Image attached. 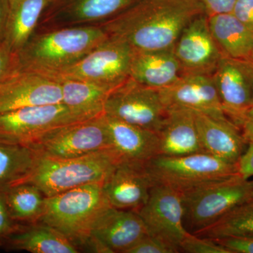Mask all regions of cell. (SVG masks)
I'll return each instance as SVG.
<instances>
[{
	"label": "cell",
	"mask_w": 253,
	"mask_h": 253,
	"mask_svg": "<svg viewBox=\"0 0 253 253\" xmlns=\"http://www.w3.org/2000/svg\"><path fill=\"white\" fill-rule=\"evenodd\" d=\"M212 76L226 117L241 129L253 106V61L223 56Z\"/></svg>",
	"instance_id": "7c38bea8"
},
{
	"label": "cell",
	"mask_w": 253,
	"mask_h": 253,
	"mask_svg": "<svg viewBox=\"0 0 253 253\" xmlns=\"http://www.w3.org/2000/svg\"><path fill=\"white\" fill-rule=\"evenodd\" d=\"M99 25L71 26L34 33L18 53V72H59L84 57L108 38Z\"/></svg>",
	"instance_id": "7a4b0ae2"
},
{
	"label": "cell",
	"mask_w": 253,
	"mask_h": 253,
	"mask_svg": "<svg viewBox=\"0 0 253 253\" xmlns=\"http://www.w3.org/2000/svg\"><path fill=\"white\" fill-rule=\"evenodd\" d=\"M154 186L144 165L121 161L103 183L111 207L137 212L149 199Z\"/></svg>",
	"instance_id": "e0dca14e"
},
{
	"label": "cell",
	"mask_w": 253,
	"mask_h": 253,
	"mask_svg": "<svg viewBox=\"0 0 253 253\" xmlns=\"http://www.w3.org/2000/svg\"><path fill=\"white\" fill-rule=\"evenodd\" d=\"M195 121L205 153L237 164L246 143L240 129L231 121L211 117L194 111Z\"/></svg>",
	"instance_id": "d6986e66"
},
{
	"label": "cell",
	"mask_w": 253,
	"mask_h": 253,
	"mask_svg": "<svg viewBox=\"0 0 253 253\" xmlns=\"http://www.w3.org/2000/svg\"><path fill=\"white\" fill-rule=\"evenodd\" d=\"M9 23L4 45L17 54L34 35L51 0H9Z\"/></svg>",
	"instance_id": "d4e9b609"
},
{
	"label": "cell",
	"mask_w": 253,
	"mask_h": 253,
	"mask_svg": "<svg viewBox=\"0 0 253 253\" xmlns=\"http://www.w3.org/2000/svg\"></svg>",
	"instance_id": "60d3db41"
},
{
	"label": "cell",
	"mask_w": 253,
	"mask_h": 253,
	"mask_svg": "<svg viewBox=\"0 0 253 253\" xmlns=\"http://www.w3.org/2000/svg\"><path fill=\"white\" fill-rule=\"evenodd\" d=\"M158 90L166 109L186 108L229 121L223 111L212 75H181L175 83Z\"/></svg>",
	"instance_id": "9a60e30c"
},
{
	"label": "cell",
	"mask_w": 253,
	"mask_h": 253,
	"mask_svg": "<svg viewBox=\"0 0 253 253\" xmlns=\"http://www.w3.org/2000/svg\"><path fill=\"white\" fill-rule=\"evenodd\" d=\"M53 79V78H52ZM62 104L80 120L91 119L104 114L106 99L112 89L89 82L59 78Z\"/></svg>",
	"instance_id": "cb8c5ba5"
},
{
	"label": "cell",
	"mask_w": 253,
	"mask_h": 253,
	"mask_svg": "<svg viewBox=\"0 0 253 253\" xmlns=\"http://www.w3.org/2000/svg\"><path fill=\"white\" fill-rule=\"evenodd\" d=\"M194 234L212 239L253 236V199L236 206L212 225Z\"/></svg>",
	"instance_id": "f1b7e54d"
},
{
	"label": "cell",
	"mask_w": 253,
	"mask_h": 253,
	"mask_svg": "<svg viewBox=\"0 0 253 253\" xmlns=\"http://www.w3.org/2000/svg\"><path fill=\"white\" fill-rule=\"evenodd\" d=\"M210 29L221 52L234 59L251 60L253 33L231 13L208 16Z\"/></svg>",
	"instance_id": "484cf974"
},
{
	"label": "cell",
	"mask_w": 253,
	"mask_h": 253,
	"mask_svg": "<svg viewBox=\"0 0 253 253\" xmlns=\"http://www.w3.org/2000/svg\"><path fill=\"white\" fill-rule=\"evenodd\" d=\"M246 143L253 141V106L250 108L241 127Z\"/></svg>",
	"instance_id": "f35d334b"
},
{
	"label": "cell",
	"mask_w": 253,
	"mask_h": 253,
	"mask_svg": "<svg viewBox=\"0 0 253 253\" xmlns=\"http://www.w3.org/2000/svg\"><path fill=\"white\" fill-rule=\"evenodd\" d=\"M79 119L62 103L0 113V141L31 146L56 128Z\"/></svg>",
	"instance_id": "30bf717a"
},
{
	"label": "cell",
	"mask_w": 253,
	"mask_h": 253,
	"mask_svg": "<svg viewBox=\"0 0 253 253\" xmlns=\"http://www.w3.org/2000/svg\"><path fill=\"white\" fill-rule=\"evenodd\" d=\"M187 253H230L214 239L188 233L179 246V252Z\"/></svg>",
	"instance_id": "f546056e"
},
{
	"label": "cell",
	"mask_w": 253,
	"mask_h": 253,
	"mask_svg": "<svg viewBox=\"0 0 253 253\" xmlns=\"http://www.w3.org/2000/svg\"><path fill=\"white\" fill-rule=\"evenodd\" d=\"M36 157V151L28 146L0 141V189L26 177Z\"/></svg>",
	"instance_id": "83f0119b"
},
{
	"label": "cell",
	"mask_w": 253,
	"mask_h": 253,
	"mask_svg": "<svg viewBox=\"0 0 253 253\" xmlns=\"http://www.w3.org/2000/svg\"><path fill=\"white\" fill-rule=\"evenodd\" d=\"M36 152L31 172L18 183L36 186L46 197L86 184L104 183L120 162L111 149L72 158H52Z\"/></svg>",
	"instance_id": "3957f363"
},
{
	"label": "cell",
	"mask_w": 253,
	"mask_h": 253,
	"mask_svg": "<svg viewBox=\"0 0 253 253\" xmlns=\"http://www.w3.org/2000/svg\"><path fill=\"white\" fill-rule=\"evenodd\" d=\"M18 225L19 224L11 219L0 191V247L4 246L6 240L18 229Z\"/></svg>",
	"instance_id": "836d02e7"
},
{
	"label": "cell",
	"mask_w": 253,
	"mask_h": 253,
	"mask_svg": "<svg viewBox=\"0 0 253 253\" xmlns=\"http://www.w3.org/2000/svg\"><path fill=\"white\" fill-rule=\"evenodd\" d=\"M253 199V194L252 199Z\"/></svg>",
	"instance_id": "b9f144b4"
},
{
	"label": "cell",
	"mask_w": 253,
	"mask_h": 253,
	"mask_svg": "<svg viewBox=\"0 0 253 253\" xmlns=\"http://www.w3.org/2000/svg\"><path fill=\"white\" fill-rule=\"evenodd\" d=\"M9 11V0H0V44H4L6 38Z\"/></svg>",
	"instance_id": "74e56055"
},
{
	"label": "cell",
	"mask_w": 253,
	"mask_h": 253,
	"mask_svg": "<svg viewBox=\"0 0 253 253\" xmlns=\"http://www.w3.org/2000/svg\"><path fill=\"white\" fill-rule=\"evenodd\" d=\"M251 61H253V51H252V54H251Z\"/></svg>",
	"instance_id": "ab89813d"
},
{
	"label": "cell",
	"mask_w": 253,
	"mask_h": 253,
	"mask_svg": "<svg viewBox=\"0 0 253 253\" xmlns=\"http://www.w3.org/2000/svg\"><path fill=\"white\" fill-rule=\"evenodd\" d=\"M8 250L31 253H78L79 248L68 238L42 222L19 224L18 229L6 240Z\"/></svg>",
	"instance_id": "7402d4cb"
},
{
	"label": "cell",
	"mask_w": 253,
	"mask_h": 253,
	"mask_svg": "<svg viewBox=\"0 0 253 253\" xmlns=\"http://www.w3.org/2000/svg\"><path fill=\"white\" fill-rule=\"evenodd\" d=\"M55 17L71 26L97 25L111 19L138 0H53ZM99 24V25H100Z\"/></svg>",
	"instance_id": "603a6c76"
},
{
	"label": "cell",
	"mask_w": 253,
	"mask_h": 253,
	"mask_svg": "<svg viewBox=\"0 0 253 253\" xmlns=\"http://www.w3.org/2000/svg\"><path fill=\"white\" fill-rule=\"evenodd\" d=\"M126 253H176L167 244L153 236H145Z\"/></svg>",
	"instance_id": "1f68e13d"
},
{
	"label": "cell",
	"mask_w": 253,
	"mask_h": 253,
	"mask_svg": "<svg viewBox=\"0 0 253 253\" xmlns=\"http://www.w3.org/2000/svg\"><path fill=\"white\" fill-rule=\"evenodd\" d=\"M253 194V180L239 174L181 193L186 230L196 234L212 225Z\"/></svg>",
	"instance_id": "5b68a950"
},
{
	"label": "cell",
	"mask_w": 253,
	"mask_h": 253,
	"mask_svg": "<svg viewBox=\"0 0 253 253\" xmlns=\"http://www.w3.org/2000/svg\"><path fill=\"white\" fill-rule=\"evenodd\" d=\"M30 148L56 158L81 157L111 149L104 114L56 128Z\"/></svg>",
	"instance_id": "9c48e42d"
},
{
	"label": "cell",
	"mask_w": 253,
	"mask_h": 253,
	"mask_svg": "<svg viewBox=\"0 0 253 253\" xmlns=\"http://www.w3.org/2000/svg\"><path fill=\"white\" fill-rule=\"evenodd\" d=\"M18 73L17 55L0 44V84Z\"/></svg>",
	"instance_id": "4dcf8cb0"
},
{
	"label": "cell",
	"mask_w": 253,
	"mask_h": 253,
	"mask_svg": "<svg viewBox=\"0 0 253 253\" xmlns=\"http://www.w3.org/2000/svg\"><path fill=\"white\" fill-rule=\"evenodd\" d=\"M147 235L137 212L111 206L95 224L87 248L96 253H126Z\"/></svg>",
	"instance_id": "5bb4252c"
},
{
	"label": "cell",
	"mask_w": 253,
	"mask_h": 253,
	"mask_svg": "<svg viewBox=\"0 0 253 253\" xmlns=\"http://www.w3.org/2000/svg\"><path fill=\"white\" fill-rule=\"evenodd\" d=\"M247 149L238 162V173L245 179H249L253 176V141L248 143Z\"/></svg>",
	"instance_id": "8d00e7d4"
},
{
	"label": "cell",
	"mask_w": 253,
	"mask_h": 253,
	"mask_svg": "<svg viewBox=\"0 0 253 253\" xmlns=\"http://www.w3.org/2000/svg\"><path fill=\"white\" fill-rule=\"evenodd\" d=\"M231 14L253 33V0H236Z\"/></svg>",
	"instance_id": "e575fe53"
},
{
	"label": "cell",
	"mask_w": 253,
	"mask_h": 253,
	"mask_svg": "<svg viewBox=\"0 0 253 253\" xmlns=\"http://www.w3.org/2000/svg\"><path fill=\"white\" fill-rule=\"evenodd\" d=\"M11 219L21 224L41 221L46 196L33 184L18 183L0 189Z\"/></svg>",
	"instance_id": "4316f807"
},
{
	"label": "cell",
	"mask_w": 253,
	"mask_h": 253,
	"mask_svg": "<svg viewBox=\"0 0 253 253\" xmlns=\"http://www.w3.org/2000/svg\"><path fill=\"white\" fill-rule=\"evenodd\" d=\"M62 103L59 82L41 73L22 71L0 84V113Z\"/></svg>",
	"instance_id": "2e32d148"
},
{
	"label": "cell",
	"mask_w": 253,
	"mask_h": 253,
	"mask_svg": "<svg viewBox=\"0 0 253 253\" xmlns=\"http://www.w3.org/2000/svg\"><path fill=\"white\" fill-rule=\"evenodd\" d=\"M203 14L199 0H138L99 26L136 51L169 49L184 28Z\"/></svg>",
	"instance_id": "6da1fadb"
},
{
	"label": "cell",
	"mask_w": 253,
	"mask_h": 253,
	"mask_svg": "<svg viewBox=\"0 0 253 253\" xmlns=\"http://www.w3.org/2000/svg\"><path fill=\"white\" fill-rule=\"evenodd\" d=\"M109 207L103 183L86 184L46 197L39 222L59 231L78 248L87 247L95 224Z\"/></svg>",
	"instance_id": "277c9868"
},
{
	"label": "cell",
	"mask_w": 253,
	"mask_h": 253,
	"mask_svg": "<svg viewBox=\"0 0 253 253\" xmlns=\"http://www.w3.org/2000/svg\"><path fill=\"white\" fill-rule=\"evenodd\" d=\"M133 54L127 43L109 36L74 64L46 76L89 82L113 90L129 78Z\"/></svg>",
	"instance_id": "52a82bcc"
},
{
	"label": "cell",
	"mask_w": 253,
	"mask_h": 253,
	"mask_svg": "<svg viewBox=\"0 0 253 253\" xmlns=\"http://www.w3.org/2000/svg\"><path fill=\"white\" fill-rule=\"evenodd\" d=\"M214 240L230 253H253V236H228Z\"/></svg>",
	"instance_id": "d6a6232c"
},
{
	"label": "cell",
	"mask_w": 253,
	"mask_h": 253,
	"mask_svg": "<svg viewBox=\"0 0 253 253\" xmlns=\"http://www.w3.org/2000/svg\"><path fill=\"white\" fill-rule=\"evenodd\" d=\"M111 149L118 161L144 165L159 155L158 133L104 115Z\"/></svg>",
	"instance_id": "ac0fdd59"
},
{
	"label": "cell",
	"mask_w": 253,
	"mask_h": 253,
	"mask_svg": "<svg viewBox=\"0 0 253 253\" xmlns=\"http://www.w3.org/2000/svg\"><path fill=\"white\" fill-rule=\"evenodd\" d=\"M181 69L172 49L136 51L131 58L129 77L154 89H163L175 83Z\"/></svg>",
	"instance_id": "44dd1931"
},
{
	"label": "cell",
	"mask_w": 253,
	"mask_h": 253,
	"mask_svg": "<svg viewBox=\"0 0 253 253\" xmlns=\"http://www.w3.org/2000/svg\"><path fill=\"white\" fill-rule=\"evenodd\" d=\"M104 115L158 133L167 115L159 90L129 77L111 91Z\"/></svg>",
	"instance_id": "ba28073f"
},
{
	"label": "cell",
	"mask_w": 253,
	"mask_h": 253,
	"mask_svg": "<svg viewBox=\"0 0 253 253\" xmlns=\"http://www.w3.org/2000/svg\"><path fill=\"white\" fill-rule=\"evenodd\" d=\"M181 75H212L224 56L213 38L208 16L199 15L184 28L173 46Z\"/></svg>",
	"instance_id": "4fadbf2b"
},
{
	"label": "cell",
	"mask_w": 253,
	"mask_h": 253,
	"mask_svg": "<svg viewBox=\"0 0 253 253\" xmlns=\"http://www.w3.org/2000/svg\"><path fill=\"white\" fill-rule=\"evenodd\" d=\"M149 236L179 252V246L189 231L184 224V207L181 193L165 185L156 184L149 199L137 211Z\"/></svg>",
	"instance_id": "8fae6325"
},
{
	"label": "cell",
	"mask_w": 253,
	"mask_h": 253,
	"mask_svg": "<svg viewBox=\"0 0 253 253\" xmlns=\"http://www.w3.org/2000/svg\"><path fill=\"white\" fill-rule=\"evenodd\" d=\"M158 135V156H181L205 153L200 141L193 110L168 108L166 119Z\"/></svg>",
	"instance_id": "ffe728a7"
},
{
	"label": "cell",
	"mask_w": 253,
	"mask_h": 253,
	"mask_svg": "<svg viewBox=\"0 0 253 253\" xmlns=\"http://www.w3.org/2000/svg\"><path fill=\"white\" fill-rule=\"evenodd\" d=\"M208 16L232 12L236 0H199Z\"/></svg>",
	"instance_id": "d590c367"
},
{
	"label": "cell",
	"mask_w": 253,
	"mask_h": 253,
	"mask_svg": "<svg viewBox=\"0 0 253 253\" xmlns=\"http://www.w3.org/2000/svg\"><path fill=\"white\" fill-rule=\"evenodd\" d=\"M144 167L154 185L169 186L180 193L239 174L237 164L207 153L157 156L145 163Z\"/></svg>",
	"instance_id": "8992f818"
}]
</instances>
